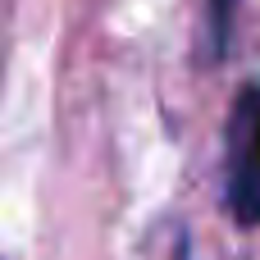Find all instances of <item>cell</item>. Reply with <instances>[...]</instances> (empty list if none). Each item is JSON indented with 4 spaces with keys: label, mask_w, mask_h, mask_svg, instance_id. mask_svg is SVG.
I'll use <instances>...</instances> for the list:
<instances>
[{
    "label": "cell",
    "mask_w": 260,
    "mask_h": 260,
    "mask_svg": "<svg viewBox=\"0 0 260 260\" xmlns=\"http://www.w3.org/2000/svg\"><path fill=\"white\" fill-rule=\"evenodd\" d=\"M224 201H229V215L242 229L260 224V82H247L229 105Z\"/></svg>",
    "instance_id": "obj_1"
},
{
    "label": "cell",
    "mask_w": 260,
    "mask_h": 260,
    "mask_svg": "<svg viewBox=\"0 0 260 260\" xmlns=\"http://www.w3.org/2000/svg\"><path fill=\"white\" fill-rule=\"evenodd\" d=\"M229 23H233V0H210V32H215V50H224V41H229Z\"/></svg>",
    "instance_id": "obj_2"
}]
</instances>
